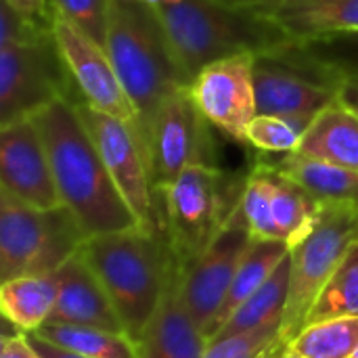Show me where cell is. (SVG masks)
I'll return each instance as SVG.
<instances>
[{
    "label": "cell",
    "mask_w": 358,
    "mask_h": 358,
    "mask_svg": "<svg viewBox=\"0 0 358 358\" xmlns=\"http://www.w3.org/2000/svg\"><path fill=\"white\" fill-rule=\"evenodd\" d=\"M289 275H292V258L287 256L273 273V277L235 310V315L218 329V334L210 342L256 329L273 319H283V310L289 296Z\"/></svg>",
    "instance_id": "obj_25"
},
{
    "label": "cell",
    "mask_w": 358,
    "mask_h": 358,
    "mask_svg": "<svg viewBox=\"0 0 358 358\" xmlns=\"http://www.w3.org/2000/svg\"><path fill=\"white\" fill-rule=\"evenodd\" d=\"M254 65V52L233 55L206 65L189 82L201 115L237 143H245L248 126L258 115Z\"/></svg>",
    "instance_id": "obj_15"
},
{
    "label": "cell",
    "mask_w": 358,
    "mask_h": 358,
    "mask_svg": "<svg viewBox=\"0 0 358 358\" xmlns=\"http://www.w3.org/2000/svg\"><path fill=\"white\" fill-rule=\"evenodd\" d=\"M294 153L358 172V115L331 103L308 124Z\"/></svg>",
    "instance_id": "obj_20"
},
{
    "label": "cell",
    "mask_w": 358,
    "mask_h": 358,
    "mask_svg": "<svg viewBox=\"0 0 358 358\" xmlns=\"http://www.w3.org/2000/svg\"><path fill=\"white\" fill-rule=\"evenodd\" d=\"M105 50L136 109V132L143 141L162 103L189 86V80L155 10L138 0H109Z\"/></svg>",
    "instance_id": "obj_3"
},
{
    "label": "cell",
    "mask_w": 358,
    "mask_h": 358,
    "mask_svg": "<svg viewBox=\"0 0 358 358\" xmlns=\"http://www.w3.org/2000/svg\"><path fill=\"white\" fill-rule=\"evenodd\" d=\"M233 2H237V4H241V6H245V8H252V10H258V13H262V15H266L275 4H279L281 0H233Z\"/></svg>",
    "instance_id": "obj_37"
},
{
    "label": "cell",
    "mask_w": 358,
    "mask_h": 358,
    "mask_svg": "<svg viewBox=\"0 0 358 358\" xmlns=\"http://www.w3.org/2000/svg\"><path fill=\"white\" fill-rule=\"evenodd\" d=\"M73 105L130 210L143 227L162 229V203H157L159 193L155 191L145 145L136 128L90 107L82 99H73Z\"/></svg>",
    "instance_id": "obj_12"
},
{
    "label": "cell",
    "mask_w": 358,
    "mask_h": 358,
    "mask_svg": "<svg viewBox=\"0 0 358 358\" xmlns=\"http://www.w3.org/2000/svg\"><path fill=\"white\" fill-rule=\"evenodd\" d=\"M34 336L86 358H138V344L120 331H107L88 325L46 323Z\"/></svg>",
    "instance_id": "obj_24"
},
{
    "label": "cell",
    "mask_w": 358,
    "mask_h": 358,
    "mask_svg": "<svg viewBox=\"0 0 358 358\" xmlns=\"http://www.w3.org/2000/svg\"><path fill=\"white\" fill-rule=\"evenodd\" d=\"M350 358H358V348H357V350H355V355H352V357H350Z\"/></svg>",
    "instance_id": "obj_41"
},
{
    "label": "cell",
    "mask_w": 358,
    "mask_h": 358,
    "mask_svg": "<svg viewBox=\"0 0 358 358\" xmlns=\"http://www.w3.org/2000/svg\"><path fill=\"white\" fill-rule=\"evenodd\" d=\"M358 317V243L346 254L329 283L313 304L306 325L338 319Z\"/></svg>",
    "instance_id": "obj_27"
},
{
    "label": "cell",
    "mask_w": 358,
    "mask_h": 358,
    "mask_svg": "<svg viewBox=\"0 0 358 358\" xmlns=\"http://www.w3.org/2000/svg\"><path fill=\"white\" fill-rule=\"evenodd\" d=\"M155 15L189 82L214 61L294 42L266 15L233 0H178Z\"/></svg>",
    "instance_id": "obj_4"
},
{
    "label": "cell",
    "mask_w": 358,
    "mask_h": 358,
    "mask_svg": "<svg viewBox=\"0 0 358 358\" xmlns=\"http://www.w3.org/2000/svg\"><path fill=\"white\" fill-rule=\"evenodd\" d=\"M73 214L63 206L36 210L0 191V279L52 275L86 243Z\"/></svg>",
    "instance_id": "obj_6"
},
{
    "label": "cell",
    "mask_w": 358,
    "mask_h": 358,
    "mask_svg": "<svg viewBox=\"0 0 358 358\" xmlns=\"http://www.w3.org/2000/svg\"><path fill=\"white\" fill-rule=\"evenodd\" d=\"M275 348H277V346H275ZM275 348H273V350H271V352H268V355H266V357H262V358H271V355H273V352H275Z\"/></svg>",
    "instance_id": "obj_40"
},
{
    "label": "cell",
    "mask_w": 358,
    "mask_h": 358,
    "mask_svg": "<svg viewBox=\"0 0 358 358\" xmlns=\"http://www.w3.org/2000/svg\"><path fill=\"white\" fill-rule=\"evenodd\" d=\"M0 191L36 210L63 208L48 151L34 117L0 128Z\"/></svg>",
    "instance_id": "obj_16"
},
{
    "label": "cell",
    "mask_w": 358,
    "mask_h": 358,
    "mask_svg": "<svg viewBox=\"0 0 358 358\" xmlns=\"http://www.w3.org/2000/svg\"><path fill=\"white\" fill-rule=\"evenodd\" d=\"M0 358H42V355L31 346L27 334L15 331L13 336H2Z\"/></svg>",
    "instance_id": "obj_33"
},
{
    "label": "cell",
    "mask_w": 358,
    "mask_h": 358,
    "mask_svg": "<svg viewBox=\"0 0 358 358\" xmlns=\"http://www.w3.org/2000/svg\"><path fill=\"white\" fill-rule=\"evenodd\" d=\"M6 2L31 19L50 23V2L48 0H6Z\"/></svg>",
    "instance_id": "obj_34"
},
{
    "label": "cell",
    "mask_w": 358,
    "mask_h": 358,
    "mask_svg": "<svg viewBox=\"0 0 358 358\" xmlns=\"http://www.w3.org/2000/svg\"><path fill=\"white\" fill-rule=\"evenodd\" d=\"M252 241L254 237L235 208L210 248L193 262L182 264V302L208 342L214 334L218 313L233 285L239 262Z\"/></svg>",
    "instance_id": "obj_14"
},
{
    "label": "cell",
    "mask_w": 358,
    "mask_h": 358,
    "mask_svg": "<svg viewBox=\"0 0 358 358\" xmlns=\"http://www.w3.org/2000/svg\"><path fill=\"white\" fill-rule=\"evenodd\" d=\"M304 128L287 117L279 115H256L245 132V145H252L266 155L294 153L302 141Z\"/></svg>",
    "instance_id": "obj_29"
},
{
    "label": "cell",
    "mask_w": 358,
    "mask_h": 358,
    "mask_svg": "<svg viewBox=\"0 0 358 358\" xmlns=\"http://www.w3.org/2000/svg\"><path fill=\"white\" fill-rule=\"evenodd\" d=\"M344 73L310 55L302 42H287L279 48L256 55V105L258 115H279L308 124L338 101Z\"/></svg>",
    "instance_id": "obj_7"
},
{
    "label": "cell",
    "mask_w": 358,
    "mask_h": 358,
    "mask_svg": "<svg viewBox=\"0 0 358 358\" xmlns=\"http://www.w3.org/2000/svg\"><path fill=\"white\" fill-rule=\"evenodd\" d=\"M82 256L105 287L124 331L138 344L159 310L174 262L164 229L96 235L86 239Z\"/></svg>",
    "instance_id": "obj_2"
},
{
    "label": "cell",
    "mask_w": 358,
    "mask_h": 358,
    "mask_svg": "<svg viewBox=\"0 0 358 358\" xmlns=\"http://www.w3.org/2000/svg\"><path fill=\"white\" fill-rule=\"evenodd\" d=\"M266 155V153H264ZM285 176L327 206H348L358 210V172L342 166L310 159L298 153L268 157Z\"/></svg>",
    "instance_id": "obj_21"
},
{
    "label": "cell",
    "mask_w": 358,
    "mask_h": 358,
    "mask_svg": "<svg viewBox=\"0 0 358 358\" xmlns=\"http://www.w3.org/2000/svg\"><path fill=\"white\" fill-rule=\"evenodd\" d=\"M27 338H29L31 346L42 355V358H86L80 357V355H73V352H67V350H63V348H59V346H55V344L38 338V336H34V334H27Z\"/></svg>",
    "instance_id": "obj_36"
},
{
    "label": "cell",
    "mask_w": 358,
    "mask_h": 358,
    "mask_svg": "<svg viewBox=\"0 0 358 358\" xmlns=\"http://www.w3.org/2000/svg\"><path fill=\"white\" fill-rule=\"evenodd\" d=\"M57 277L59 298L48 323L88 325L126 334L105 287L82 256V250L57 271Z\"/></svg>",
    "instance_id": "obj_18"
},
{
    "label": "cell",
    "mask_w": 358,
    "mask_h": 358,
    "mask_svg": "<svg viewBox=\"0 0 358 358\" xmlns=\"http://www.w3.org/2000/svg\"><path fill=\"white\" fill-rule=\"evenodd\" d=\"M323 203L285 176L268 155H258L243 178L237 210L260 241H281L289 250L315 227Z\"/></svg>",
    "instance_id": "obj_9"
},
{
    "label": "cell",
    "mask_w": 358,
    "mask_h": 358,
    "mask_svg": "<svg viewBox=\"0 0 358 358\" xmlns=\"http://www.w3.org/2000/svg\"><path fill=\"white\" fill-rule=\"evenodd\" d=\"M138 2L147 4L151 10H157V8H164V6H168V4H174V2H178V0H138Z\"/></svg>",
    "instance_id": "obj_39"
},
{
    "label": "cell",
    "mask_w": 358,
    "mask_h": 358,
    "mask_svg": "<svg viewBox=\"0 0 358 358\" xmlns=\"http://www.w3.org/2000/svg\"><path fill=\"white\" fill-rule=\"evenodd\" d=\"M206 348L208 338L182 302V262L174 256L159 310L138 342V358H203Z\"/></svg>",
    "instance_id": "obj_17"
},
{
    "label": "cell",
    "mask_w": 358,
    "mask_h": 358,
    "mask_svg": "<svg viewBox=\"0 0 358 358\" xmlns=\"http://www.w3.org/2000/svg\"><path fill=\"white\" fill-rule=\"evenodd\" d=\"M338 101L350 109L352 113L358 115V76H346L342 86H340V92H338Z\"/></svg>",
    "instance_id": "obj_35"
},
{
    "label": "cell",
    "mask_w": 358,
    "mask_h": 358,
    "mask_svg": "<svg viewBox=\"0 0 358 358\" xmlns=\"http://www.w3.org/2000/svg\"><path fill=\"white\" fill-rule=\"evenodd\" d=\"M287 346L306 358H350L358 348V317L306 325Z\"/></svg>",
    "instance_id": "obj_26"
},
{
    "label": "cell",
    "mask_w": 358,
    "mask_h": 358,
    "mask_svg": "<svg viewBox=\"0 0 358 358\" xmlns=\"http://www.w3.org/2000/svg\"><path fill=\"white\" fill-rule=\"evenodd\" d=\"M55 10L65 15L92 40L105 46L109 0H48Z\"/></svg>",
    "instance_id": "obj_30"
},
{
    "label": "cell",
    "mask_w": 358,
    "mask_h": 358,
    "mask_svg": "<svg viewBox=\"0 0 358 358\" xmlns=\"http://www.w3.org/2000/svg\"><path fill=\"white\" fill-rule=\"evenodd\" d=\"M50 31V23L31 19L10 6L6 0L0 2V44L27 42Z\"/></svg>",
    "instance_id": "obj_32"
},
{
    "label": "cell",
    "mask_w": 358,
    "mask_h": 358,
    "mask_svg": "<svg viewBox=\"0 0 358 358\" xmlns=\"http://www.w3.org/2000/svg\"><path fill=\"white\" fill-rule=\"evenodd\" d=\"M357 243V208L323 203L313 231L289 250L292 275L281 325L283 344H289L306 327L313 304Z\"/></svg>",
    "instance_id": "obj_8"
},
{
    "label": "cell",
    "mask_w": 358,
    "mask_h": 358,
    "mask_svg": "<svg viewBox=\"0 0 358 358\" xmlns=\"http://www.w3.org/2000/svg\"><path fill=\"white\" fill-rule=\"evenodd\" d=\"M266 17L294 42L358 31V0H281Z\"/></svg>",
    "instance_id": "obj_19"
},
{
    "label": "cell",
    "mask_w": 358,
    "mask_h": 358,
    "mask_svg": "<svg viewBox=\"0 0 358 358\" xmlns=\"http://www.w3.org/2000/svg\"><path fill=\"white\" fill-rule=\"evenodd\" d=\"M287 256H289V248L285 243H281V241H260V239L252 241L250 250L245 252L243 260L239 262L233 285H231V289L227 294V300H224V304H222V308L218 313L212 338L235 315V310L273 277V273L279 268V264Z\"/></svg>",
    "instance_id": "obj_23"
},
{
    "label": "cell",
    "mask_w": 358,
    "mask_h": 358,
    "mask_svg": "<svg viewBox=\"0 0 358 358\" xmlns=\"http://www.w3.org/2000/svg\"><path fill=\"white\" fill-rule=\"evenodd\" d=\"M271 358H306V357H302V355L294 352L287 344H279V346L275 348V352L271 355Z\"/></svg>",
    "instance_id": "obj_38"
},
{
    "label": "cell",
    "mask_w": 358,
    "mask_h": 358,
    "mask_svg": "<svg viewBox=\"0 0 358 358\" xmlns=\"http://www.w3.org/2000/svg\"><path fill=\"white\" fill-rule=\"evenodd\" d=\"M50 34L69 73V80L73 82L78 99L136 128V109L130 103L105 46L92 40L86 31H82L52 6Z\"/></svg>",
    "instance_id": "obj_13"
},
{
    "label": "cell",
    "mask_w": 358,
    "mask_h": 358,
    "mask_svg": "<svg viewBox=\"0 0 358 358\" xmlns=\"http://www.w3.org/2000/svg\"><path fill=\"white\" fill-rule=\"evenodd\" d=\"M78 99L52 34L0 44V128L34 117L57 99Z\"/></svg>",
    "instance_id": "obj_10"
},
{
    "label": "cell",
    "mask_w": 358,
    "mask_h": 358,
    "mask_svg": "<svg viewBox=\"0 0 358 358\" xmlns=\"http://www.w3.org/2000/svg\"><path fill=\"white\" fill-rule=\"evenodd\" d=\"M34 122L44 138L61 201L88 239L143 227L101 159L73 99H57Z\"/></svg>",
    "instance_id": "obj_1"
},
{
    "label": "cell",
    "mask_w": 358,
    "mask_h": 358,
    "mask_svg": "<svg viewBox=\"0 0 358 358\" xmlns=\"http://www.w3.org/2000/svg\"><path fill=\"white\" fill-rule=\"evenodd\" d=\"M283 319H273L256 329L227 336L208 344L203 358H262L281 342Z\"/></svg>",
    "instance_id": "obj_28"
},
{
    "label": "cell",
    "mask_w": 358,
    "mask_h": 358,
    "mask_svg": "<svg viewBox=\"0 0 358 358\" xmlns=\"http://www.w3.org/2000/svg\"><path fill=\"white\" fill-rule=\"evenodd\" d=\"M59 298V277H17L2 281L0 285V310L2 317L21 334H36L46 325L55 313Z\"/></svg>",
    "instance_id": "obj_22"
},
{
    "label": "cell",
    "mask_w": 358,
    "mask_h": 358,
    "mask_svg": "<svg viewBox=\"0 0 358 358\" xmlns=\"http://www.w3.org/2000/svg\"><path fill=\"white\" fill-rule=\"evenodd\" d=\"M241 189L243 180L235 182L218 166H189L159 191L162 229L182 264L199 258L220 235Z\"/></svg>",
    "instance_id": "obj_5"
},
{
    "label": "cell",
    "mask_w": 358,
    "mask_h": 358,
    "mask_svg": "<svg viewBox=\"0 0 358 358\" xmlns=\"http://www.w3.org/2000/svg\"><path fill=\"white\" fill-rule=\"evenodd\" d=\"M212 128L191 99L189 86L162 103L143 136L157 193L189 166H218Z\"/></svg>",
    "instance_id": "obj_11"
},
{
    "label": "cell",
    "mask_w": 358,
    "mask_h": 358,
    "mask_svg": "<svg viewBox=\"0 0 358 358\" xmlns=\"http://www.w3.org/2000/svg\"><path fill=\"white\" fill-rule=\"evenodd\" d=\"M302 44L310 55L334 69H340L344 76H358V31L327 36Z\"/></svg>",
    "instance_id": "obj_31"
}]
</instances>
